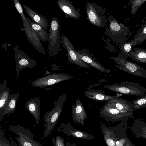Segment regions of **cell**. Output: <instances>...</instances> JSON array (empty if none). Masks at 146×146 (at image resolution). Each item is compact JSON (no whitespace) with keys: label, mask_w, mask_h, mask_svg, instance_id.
<instances>
[{"label":"cell","mask_w":146,"mask_h":146,"mask_svg":"<svg viewBox=\"0 0 146 146\" xmlns=\"http://www.w3.org/2000/svg\"><path fill=\"white\" fill-rule=\"evenodd\" d=\"M71 111L73 121L76 123H78L84 126V119H86L87 116L79 98L76 99L75 105H72Z\"/></svg>","instance_id":"obj_17"},{"label":"cell","mask_w":146,"mask_h":146,"mask_svg":"<svg viewBox=\"0 0 146 146\" xmlns=\"http://www.w3.org/2000/svg\"><path fill=\"white\" fill-rule=\"evenodd\" d=\"M76 53L79 58L83 62L100 72L109 73L110 71L96 61L95 58L89 54L88 50L84 49L80 50H76Z\"/></svg>","instance_id":"obj_15"},{"label":"cell","mask_w":146,"mask_h":146,"mask_svg":"<svg viewBox=\"0 0 146 146\" xmlns=\"http://www.w3.org/2000/svg\"><path fill=\"white\" fill-rule=\"evenodd\" d=\"M132 146H135V144H133L132 143Z\"/></svg>","instance_id":"obj_34"},{"label":"cell","mask_w":146,"mask_h":146,"mask_svg":"<svg viewBox=\"0 0 146 146\" xmlns=\"http://www.w3.org/2000/svg\"><path fill=\"white\" fill-rule=\"evenodd\" d=\"M106 103L111 107L125 112L133 113L135 111L131 102L117 96Z\"/></svg>","instance_id":"obj_16"},{"label":"cell","mask_w":146,"mask_h":146,"mask_svg":"<svg viewBox=\"0 0 146 146\" xmlns=\"http://www.w3.org/2000/svg\"><path fill=\"white\" fill-rule=\"evenodd\" d=\"M110 22L108 35L117 44L124 43L128 40L127 35H129V27L121 23L119 24L113 18H108Z\"/></svg>","instance_id":"obj_7"},{"label":"cell","mask_w":146,"mask_h":146,"mask_svg":"<svg viewBox=\"0 0 146 146\" xmlns=\"http://www.w3.org/2000/svg\"><path fill=\"white\" fill-rule=\"evenodd\" d=\"M74 78L67 73H54L36 79L32 82L31 85L35 87L44 88Z\"/></svg>","instance_id":"obj_9"},{"label":"cell","mask_w":146,"mask_h":146,"mask_svg":"<svg viewBox=\"0 0 146 146\" xmlns=\"http://www.w3.org/2000/svg\"><path fill=\"white\" fill-rule=\"evenodd\" d=\"M41 103V99L36 97L32 98L27 101L25 104V107L27 109L33 116L38 125L39 124Z\"/></svg>","instance_id":"obj_19"},{"label":"cell","mask_w":146,"mask_h":146,"mask_svg":"<svg viewBox=\"0 0 146 146\" xmlns=\"http://www.w3.org/2000/svg\"><path fill=\"white\" fill-rule=\"evenodd\" d=\"M131 40L136 42L135 46L140 44L146 40V21L141 25Z\"/></svg>","instance_id":"obj_28"},{"label":"cell","mask_w":146,"mask_h":146,"mask_svg":"<svg viewBox=\"0 0 146 146\" xmlns=\"http://www.w3.org/2000/svg\"><path fill=\"white\" fill-rule=\"evenodd\" d=\"M60 23L58 19L53 17L51 21L49 29V39L48 53L50 57L56 55L60 49Z\"/></svg>","instance_id":"obj_6"},{"label":"cell","mask_w":146,"mask_h":146,"mask_svg":"<svg viewBox=\"0 0 146 146\" xmlns=\"http://www.w3.org/2000/svg\"><path fill=\"white\" fill-rule=\"evenodd\" d=\"M136 43L135 42L131 41L118 44L121 52L117 57L123 60H126L127 58L129 57L132 48L135 46Z\"/></svg>","instance_id":"obj_27"},{"label":"cell","mask_w":146,"mask_h":146,"mask_svg":"<svg viewBox=\"0 0 146 146\" xmlns=\"http://www.w3.org/2000/svg\"><path fill=\"white\" fill-rule=\"evenodd\" d=\"M135 110L146 107V95L131 102Z\"/></svg>","instance_id":"obj_29"},{"label":"cell","mask_w":146,"mask_h":146,"mask_svg":"<svg viewBox=\"0 0 146 146\" xmlns=\"http://www.w3.org/2000/svg\"><path fill=\"white\" fill-rule=\"evenodd\" d=\"M104 87L108 90L125 95L142 96L146 92V88L140 84L130 81H123Z\"/></svg>","instance_id":"obj_5"},{"label":"cell","mask_w":146,"mask_h":146,"mask_svg":"<svg viewBox=\"0 0 146 146\" xmlns=\"http://www.w3.org/2000/svg\"><path fill=\"white\" fill-rule=\"evenodd\" d=\"M67 97L66 93L60 94L58 99L54 102V107L50 111L45 112L44 116L45 127L44 136L47 137L51 133L57 122Z\"/></svg>","instance_id":"obj_2"},{"label":"cell","mask_w":146,"mask_h":146,"mask_svg":"<svg viewBox=\"0 0 146 146\" xmlns=\"http://www.w3.org/2000/svg\"><path fill=\"white\" fill-rule=\"evenodd\" d=\"M9 129L18 136L16 139L21 146H42L38 142L33 139L34 135L29 130L15 125H11Z\"/></svg>","instance_id":"obj_10"},{"label":"cell","mask_w":146,"mask_h":146,"mask_svg":"<svg viewBox=\"0 0 146 146\" xmlns=\"http://www.w3.org/2000/svg\"><path fill=\"white\" fill-rule=\"evenodd\" d=\"M52 140L54 146H65L63 138L62 137L57 135L55 138L53 137Z\"/></svg>","instance_id":"obj_31"},{"label":"cell","mask_w":146,"mask_h":146,"mask_svg":"<svg viewBox=\"0 0 146 146\" xmlns=\"http://www.w3.org/2000/svg\"><path fill=\"white\" fill-rule=\"evenodd\" d=\"M26 16L29 24L37 34L40 40L42 42L49 40V35L46 30L39 25L31 21L26 15Z\"/></svg>","instance_id":"obj_25"},{"label":"cell","mask_w":146,"mask_h":146,"mask_svg":"<svg viewBox=\"0 0 146 146\" xmlns=\"http://www.w3.org/2000/svg\"><path fill=\"white\" fill-rule=\"evenodd\" d=\"M24 9L33 21L39 25L46 30L49 26L48 21L46 17L32 10L25 4L23 5Z\"/></svg>","instance_id":"obj_20"},{"label":"cell","mask_w":146,"mask_h":146,"mask_svg":"<svg viewBox=\"0 0 146 146\" xmlns=\"http://www.w3.org/2000/svg\"><path fill=\"white\" fill-rule=\"evenodd\" d=\"M128 118H125L115 126L107 127L100 122L104 140L108 146H124L128 138L126 131Z\"/></svg>","instance_id":"obj_1"},{"label":"cell","mask_w":146,"mask_h":146,"mask_svg":"<svg viewBox=\"0 0 146 146\" xmlns=\"http://www.w3.org/2000/svg\"><path fill=\"white\" fill-rule=\"evenodd\" d=\"M83 92L86 97L97 101H108L116 96L105 94V91L97 89H92L84 91Z\"/></svg>","instance_id":"obj_21"},{"label":"cell","mask_w":146,"mask_h":146,"mask_svg":"<svg viewBox=\"0 0 146 146\" xmlns=\"http://www.w3.org/2000/svg\"><path fill=\"white\" fill-rule=\"evenodd\" d=\"M86 9L90 22L99 27H107L108 20L104 10L100 5L96 2L87 1Z\"/></svg>","instance_id":"obj_3"},{"label":"cell","mask_w":146,"mask_h":146,"mask_svg":"<svg viewBox=\"0 0 146 146\" xmlns=\"http://www.w3.org/2000/svg\"><path fill=\"white\" fill-rule=\"evenodd\" d=\"M129 57L133 60L146 64V49L139 48L131 49Z\"/></svg>","instance_id":"obj_26"},{"label":"cell","mask_w":146,"mask_h":146,"mask_svg":"<svg viewBox=\"0 0 146 146\" xmlns=\"http://www.w3.org/2000/svg\"><path fill=\"white\" fill-rule=\"evenodd\" d=\"M146 1V0H130L129 3L131 4L130 14L133 17L138 9Z\"/></svg>","instance_id":"obj_30"},{"label":"cell","mask_w":146,"mask_h":146,"mask_svg":"<svg viewBox=\"0 0 146 146\" xmlns=\"http://www.w3.org/2000/svg\"><path fill=\"white\" fill-rule=\"evenodd\" d=\"M0 146H13L5 137L0 129Z\"/></svg>","instance_id":"obj_32"},{"label":"cell","mask_w":146,"mask_h":146,"mask_svg":"<svg viewBox=\"0 0 146 146\" xmlns=\"http://www.w3.org/2000/svg\"><path fill=\"white\" fill-rule=\"evenodd\" d=\"M15 60L16 63V71L17 78L20 72L26 67L32 68L37 64L34 60L29 57L23 51L20 49L17 46L13 47Z\"/></svg>","instance_id":"obj_12"},{"label":"cell","mask_w":146,"mask_h":146,"mask_svg":"<svg viewBox=\"0 0 146 146\" xmlns=\"http://www.w3.org/2000/svg\"><path fill=\"white\" fill-rule=\"evenodd\" d=\"M13 2L15 7L22 19L24 30L28 40L37 50L42 54H45V51L40 40L37 34L28 22L20 1L18 0H14Z\"/></svg>","instance_id":"obj_4"},{"label":"cell","mask_w":146,"mask_h":146,"mask_svg":"<svg viewBox=\"0 0 146 146\" xmlns=\"http://www.w3.org/2000/svg\"><path fill=\"white\" fill-rule=\"evenodd\" d=\"M7 83L5 79L3 83L0 84V114L3 112L8 102L11 90L7 86Z\"/></svg>","instance_id":"obj_23"},{"label":"cell","mask_w":146,"mask_h":146,"mask_svg":"<svg viewBox=\"0 0 146 146\" xmlns=\"http://www.w3.org/2000/svg\"><path fill=\"white\" fill-rule=\"evenodd\" d=\"M57 130L58 131L62 132L66 135L71 136L76 138L91 140L94 138L91 134L75 129L69 123L61 124L58 127Z\"/></svg>","instance_id":"obj_14"},{"label":"cell","mask_w":146,"mask_h":146,"mask_svg":"<svg viewBox=\"0 0 146 146\" xmlns=\"http://www.w3.org/2000/svg\"><path fill=\"white\" fill-rule=\"evenodd\" d=\"M117 65H114L117 68L126 73L141 78H146V69L137 64L117 57L108 56Z\"/></svg>","instance_id":"obj_8"},{"label":"cell","mask_w":146,"mask_h":146,"mask_svg":"<svg viewBox=\"0 0 146 146\" xmlns=\"http://www.w3.org/2000/svg\"><path fill=\"white\" fill-rule=\"evenodd\" d=\"M99 113L101 117L112 123L121 121L127 117L134 118L133 113L120 111L111 107L106 103L99 110Z\"/></svg>","instance_id":"obj_11"},{"label":"cell","mask_w":146,"mask_h":146,"mask_svg":"<svg viewBox=\"0 0 146 146\" xmlns=\"http://www.w3.org/2000/svg\"><path fill=\"white\" fill-rule=\"evenodd\" d=\"M60 42L62 46L67 50L68 60L69 62L82 68L90 69L89 65L79 58L72 44L68 38L63 34L60 36Z\"/></svg>","instance_id":"obj_13"},{"label":"cell","mask_w":146,"mask_h":146,"mask_svg":"<svg viewBox=\"0 0 146 146\" xmlns=\"http://www.w3.org/2000/svg\"><path fill=\"white\" fill-rule=\"evenodd\" d=\"M57 3L60 10L65 14V17L79 19L81 17L80 9H76L72 2L68 0H58Z\"/></svg>","instance_id":"obj_18"},{"label":"cell","mask_w":146,"mask_h":146,"mask_svg":"<svg viewBox=\"0 0 146 146\" xmlns=\"http://www.w3.org/2000/svg\"><path fill=\"white\" fill-rule=\"evenodd\" d=\"M128 128L137 138H144L146 139V122L139 118L135 119L132 123V125Z\"/></svg>","instance_id":"obj_22"},{"label":"cell","mask_w":146,"mask_h":146,"mask_svg":"<svg viewBox=\"0 0 146 146\" xmlns=\"http://www.w3.org/2000/svg\"><path fill=\"white\" fill-rule=\"evenodd\" d=\"M132 143L128 138L127 139L124 146H132Z\"/></svg>","instance_id":"obj_33"},{"label":"cell","mask_w":146,"mask_h":146,"mask_svg":"<svg viewBox=\"0 0 146 146\" xmlns=\"http://www.w3.org/2000/svg\"><path fill=\"white\" fill-rule=\"evenodd\" d=\"M19 93L10 94L6 105L2 113L0 114V120L2 117L6 115H10L15 110L17 100L19 97Z\"/></svg>","instance_id":"obj_24"}]
</instances>
